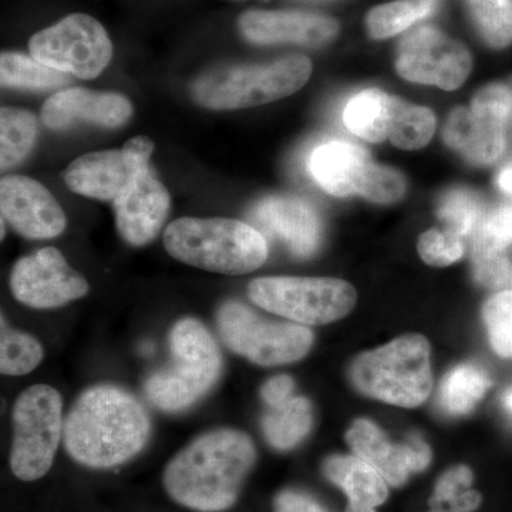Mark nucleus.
<instances>
[{
  "label": "nucleus",
  "instance_id": "obj_32",
  "mask_svg": "<svg viewBox=\"0 0 512 512\" xmlns=\"http://www.w3.org/2000/svg\"><path fill=\"white\" fill-rule=\"evenodd\" d=\"M419 20V10L412 0H394L370 10L366 16V28L372 39L383 40L406 32Z\"/></svg>",
  "mask_w": 512,
  "mask_h": 512
},
{
  "label": "nucleus",
  "instance_id": "obj_35",
  "mask_svg": "<svg viewBox=\"0 0 512 512\" xmlns=\"http://www.w3.org/2000/svg\"><path fill=\"white\" fill-rule=\"evenodd\" d=\"M407 190L406 177L396 168L373 163L360 194L376 204H394L402 200Z\"/></svg>",
  "mask_w": 512,
  "mask_h": 512
},
{
  "label": "nucleus",
  "instance_id": "obj_31",
  "mask_svg": "<svg viewBox=\"0 0 512 512\" xmlns=\"http://www.w3.org/2000/svg\"><path fill=\"white\" fill-rule=\"evenodd\" d=\"M437 214L446 225V231L464 238L473 234L480 221V204L473 191L451 188L441 195Z\"/></svg>",
  "mask_w": 512,
  "mask_h": 512
},
{
  "label": "nucleus",
  "instance_id": "obj_9",
  "mask_svg": "<svg viewBox=\"0 0 512 512\" xmlns=\"http://www.w3.org/2000/svg\"><path fill=\"white\" fill-rule=\"evenodd\" d=\"M222 342L258 366L298 362L313 345L312 330L293 322H269L247 305L228 301L217 315Z\"/></svg>",
  "mask_w": 512,
  "mask_h": 512
},
{
  "label": "nucleus",
  "instance_id": "obj_28",
  "mask_svg": "<svg viewBox=\"0 0 512 512\" xmlns=\"http://www.w3.org/2000/svg\"><path fill=\"white\" fill-rule=\"evenodd\" d=\"M436 131V117L426 107L414 106L396 97L389 140L402 150H419L430 143Z\"/></svg>",
  "mask_w": 512,
  "mask_h": 512
},
{
  "label": "nucleus",
  "instance_id": "obj_6",
  "mask_svg": "<svg viewBox=\"0 0 512 512\" xmlns=\"http://www.w3.org/2000/svg\"><path fill=\"white\" fill-rule=\"evenodd\" d=\"M350 380L360 393L380 402L407 409L420 406L433 387L429 340L404 335L357 356Z\"/></svg>",
  "mask_w": 512,
  "mask_h": 512
},
{
  "label": "nucleus",
  "instance_id": "obj_33",
  "mask_svg": "<svg viewBox=\"0 0 512 512\" xmlns=\"http://www.w3.org/2000/svg\"><path fill=\"white\" fill-rule=\"evenodd\" d=\"M483 318L494 352L501 357H512V289L488 299Z\"/></svg>",
  "mask_w": 512,
  "mask_h": 512
},
{
  "label": "nucleus",
  "instance_id": "obj_25",
  "mask_svg": "<svg viewBox=\"0 0 512 512\" xmlns=\"http://www.w3.org/2000/svg\"><path fill=\"white\" fill-rule=\"evenodd\" d=\"M490 386V379L481 367L470 363L454 367L441 382L440 409L451 416L470 413Z\"/></svg>",
  "mask_w": 512,
  "mask_h": 512
},
{
  "label": "nucleus",
  "instance_id": "obj_34",
  "mask_svg": "<svg viewBox=\"0 0 512 512\" xmlns=\"http://www.w3.org/2000/svg\"><path fill=\"white\" fill-rule=\"evenodd\" d=\"M512 242V207L503 205L480 218L473 232L471 249L505 252Z\"/></svg>",
  "mask_w": 512,
  "mask_h": 512
},
{
  "label": "nucleus",
  "instance_id": "obj_44",
  "mask_svg": "<svg viewBox=\"0 0 512 512\" xmlns=\"http://www.w3.org/2000/svg\"><path fill=\"white\" fill-rule=\"evenodd\" d=\"M497 184L501 190L512 194V167L504 168L497 177Z\"/></svg>",
  "mask_w": 512,
  "mask_h": 512
},
{
  "label": "nucleus",
  "instance_id": "obj_17",
  "mask_svg": "<svg viewBox=\"0 0 512 512\" xmlns=\"http://www.w3.org/2000/svg\"><path fill=\"white\" fill-rule=\"evenodd\" d=\"M238 29L256 45L295 43L320 47L338 36L339 23L330 16L299 10H249L239 16Z\"/></svg>",
  "mask_w": 512,
  "mask_h": 512
},
{
  "label": "nucleus",
  "instance_id": "obj_20",
  "mask_svg": "<svg viewBox=\"0 0 512 512\" xmlns=\"http://www.w3.org/2000/svg\"><path fill=\"white\" fill-rule=\"evenodd\" d=\"M373 164L365 148L349 141L333 140L316 147L309 158V171L326 192L335 197L360 194Z\"/></svg>",
  "mask_w": 512,
  "mask_h": 512
},
{
  "label": "nucleus",
  "instance_id": "obj_11",
  "mask_svg": "<svg viewBox=\"0 0 512 512\" xmlns=\"http://www.w3.org/2000/svg\"><path fill=\"white\" fill-rule=\"evenodd\" d=\"M473 69L466 46L431 26L407 33L397 47L396 70L403 79L456 90Z\"/></svg>",
  "mask_w": 512,
  "mask_h": 512
},
{
  "label": "nucleus",
  "instance_id": "obj_3",
  "mask_svg": "<svg viewBox=\"0 0 512 512\" xmlns=\"http://www.w3.org/2000/svg\"><path fill=\"white\" fill-rule=\"evenodd\" d=\"M164 247L185 265L222 275L249 274L268 259L264 235L231 218H180L165 229Z\"/></svg>",
  "mask_w": 512,
  "mask_h": 512
},
{
  "label": "nucleus",
  "instance_id": "obj_27",
  "mask_svg": "<svg viewBox=\"0 0 512 512\" xmlns=\"http://www.w3.org/2000/svg\"><path fill=\"white\" fill-rule=\"evenodd\" d=\"M72 77L23 53L5 52L0 56V83L3 87L23 90L60 89L70 84Z\"/></svg>",
  "mask_w": 512,
  "mask_h": 512
},
{
  "label": "nucleus",
  "instance_id": "obj_16",
  "mask_svg": "<svg viewBox=\"0 0 512 512\" xmlns=\"http://www.w3.org/2000/svg\"><path fill=\"white\" fill-rule=\"evenodd\" d=\"M113 208L121 238L133 247H144L164 227L171 208L170 192L153 168L147 167L113 201Z\"/></svg>",
  "mask_w": 512,
  "mask_h": 512
},
{
  "label": "nucleus",
  "instance_id": "obj_39",
  "mask_svg": "<svg viewBox=\"0 0 512 512\" xmlns=\"http://www.w3.org/2000/svg\"><path fill=\"white\" fill-rule=\"evenodd\" d=\"M473 481L474 474L470 467L456 466L448 468L434 485L433 494L429 498L430 507L439 508L453 503L458 495L463 494L471 487Z\"/></svg>",
  "mask_w": 512,
  "mask_h": 512
},
{
  "label": "nucleus",
  "instance_id": "obj_29",
  "mask_svg": "<svg viewBox=\"0 0 512 512\" xmlns=\"http://www.w3.org/2000/svg\"><path fill=\"white\" fill-rule=\"evenodd\" d=\"M0 372L6 376H23L33 372L43 360V348L39 340L29 333L10 329L2 318L0 332Z\"/></svg>",
  "mask_w": 512,
  "mask_h": 512
},
{
  "label": "nucleus",
  "instance_id": "obj_4",
  "mask_svg": "<svg viewBox=\"0 0 512 512\" xmlns=\"http://www.w3.org/2000/svg\"><path fill=\"white\" fill-rule=\"evenodd\" d=\"M173 362L146 380L150 402L167 413L194 406L220 380L222 356L217 342L200 320L181 319L170 333Z\"/></svg>",
  "mask_w": 512,
  "mask_h": 512
},
{
  "label": "nucleus",
  "instance_id": "obj_30",
  "mask_svg": "<svg viewBox=\"0 0 512 512\" xmlns=\"http://www.w3.org/2000/svg\"><path fill=\"white\" fill-rule=\"evenodd\" d=\"M478 32L493 49L512 43L511 0H466Z\"/></svg>",
  "mask_w": 512,
  "mask_h": 512
},
{
  "label": "nucleus",
  "instance_id": "obj_46",
  "mask_svg": "<svg viewBox=\"0 0 512 512\" xmlns=\"http://www.w3.org/2000/svg\"><path fill=\"white\" fill-rule=\"evenodd\" d=\"M430 512H453V511H450V510H444L443 507H439V508H431V511Z\"/></svg>",
  "mask_w": 512,
  "mask_h": 512
},
{
  "label": "nucleus",
  "instance_id": "obj_36",
  "mask_svg": "<svg viewBox=\"0 0 512 512\" xmlns=\"http://www.w3.org/2000/svg\"><path fill=\"white\" fill-rule=\"evenodd\" d=\"M419 254L427 265L443 268L457 262L464 255L463 238L451 232L430 229L419 238Z\"/></svg>",
  "mask_w": 512,
  "mask_h": 512
},
{
  "label": "nucleus",
  "instance_id": "obj_41",
  "mask_svg": "<svg viewBox=\"0 0 512 512\" xmlns=\"http://www.w3.org/2000/svg\"><path fill=\"white\" fill-rule=\"evenodd\" d=\"M293 386H295V383H293L292 377L276 376L262 386L261 397L269 407L278 406V404L291 399Z\"/></svg>",
  "mask_w": 512,
  "mask_h": 512
},
{
  "label": "nucleus",
  "instance_id": "obj_23",
  "mask_svg": "<svg viewBox=\"0 0 512 512\" xmlns=\"http://www.w3.org/2000/svg\"><path fill=\"white\" fill-rule=\"evenodd\" d=\"M396 97L379 89H366L350 99L343 111L346 127L369 143H383L389 138Z\"/></svg>",
  "mask_w": 512,
  "mask_h": 512
},
{
  "label": "nucleus",
  "instance_id": "obj_12",
  "mask_svg": "<svg viewBox=\"0 0 512 512\" xmlns=\"http://www.w3.org/2000/svg\"><path fill=\"white\" fill-rule=\"evenodd\" d=\"M153 141L146 136L128 140L121 150L96 151L76 158L64 171V183L76 194L93 200L113 202L150 167Z\"/></svg>",
  "mask_w": 512,
  "mask_h": 512
},
{
  "label": "nucleus",
  "instance_id": "obj_14",
  "mask_svg": "<svg viewBox=\"0 0 512 512\" xmlns=\"http://www.w3.org/2000/svg\"><path fill=\"white\" fill-rule=\"evenodd\" d=\"M0 210L2 220L23 238H56L66 229V215L55 195L23 175H8L0 181Z\"/></svg>",
  "mask_w": 512,
  "mask_h": 512
},
{
  "label": "nucleus",
  "instance_id": "obj_2",
  "mask_svg": "<svg viewBox=\"0 0 512 512\" xmlns=\"http://www.w3.org/2000/svg\"><path fill=\"white\" fill-rule=\"evenodd\" d=\"M151 420L133 394L99 384L80 394L64 421L63 440L76 463L107 470L127 463L147 446Z\"/></svg>",
  "mask_w": 512,
  "mask_h": 512
},
{
  "label": "nucleus",
  "instance_id": "obj_45",
  "mask_svg": "<svg viewBox=\"0 0 512 512\" xmlns=\"http://www.w3.org/2000/svg\"><path fill=\"white\" fill-rule=\"evenodd\" d=\"M505 403H507L508 409L512 410V392L508 394L507 399H505Z\"/></svg>",
  "mask_w": 512,
  "mask_h": 512
},
{
  "label": "nucleus",
  "instance_id": "obj_1",
  "mask_svg": "<svg viewBox=\"0 0 512 512\" xmlns=\"http://www.w3.org/2000/svg\"><path fill=\"white\" fill-rule=\"evenodd\" d=\"M256 463L244 431L217 429L192 440L165 466L163 484L175 503L200 512L234 507Z\"/></svg>",
  "mask_w": 512,
  "mask_h": 512
},
{
  "label": "nucleus",
  "instance_id": "obj_22",
  "mask_svg": "<svg viewBox=\"0 0 512 512\" xmlns=\"http://www.w3.org/2000/svg\"><path fill=\"white\" fill-rule=\"evenodd\" d=\"M323 474L348 497L346 512H376L389 498V484L382 474L357 456H330Z\"/></svg>",
  "mask_w": 512,
  "mask_h": 512
},
{
  "label": "nucleus",
  "instance_id": "obj_18",
  "mask_svg": "<svg viewBox=\"0 0 512 512\" xmlns=\"http://www.w3.org/2000/svg\"><path fill=\"white\" fill-rule=\"evenodd\" d=\"M251 220L264 237L278 239L298 258H309L319 248L322 224L318 212L302 198H265L255 205Z\"/></svg>",
  "mask_w": 512,
  "mask_h": 512
},
{
  "label": "nucleus",
  "instance_id": "obj_37",
  "mask_svg": "<svg viewBox=\"0 0 512 512\" xmlns=\"http://www.w3.org/2000/svg\"><path fill=\"white\" fill-rule=\"evenodd\" d=\"M474 279L491 289L511 291L512 264L505 252L480 251L471 249Z\"/></svg>",
  "mask_w": 512,
  "mask_h": 512
},
{
  "label": "nucleus",
  "instance_id": "obj_38",
  "mask_svg": "<svg viewBox=\"0 0 512 512\" xmlns=\"http://www.w3.org/2000/svg\"><path fill=\"white\" fill-rule=\"evenodd\" d=\"M471 110L478 116L507 124L512 111V93L500 83L485 86L471 101Z\"/></svg>",
  "mask_w": 512,
  "mask_h": 512
},
{
  "label": "nucleus",
  "instance_id": "obj_21",
  "mask_svg": "<svg viewBox=\"0 0 512 512\" xmlns=\"http://www.w3.org/2000/svg\"><path fill=\"white\" fill-rule=\"evenodd\" d=\"M443 138L448 147L474 165L495 163L507 147L505 124L478 116L470 107H457L448 114Z\"/></svg>",
  "mask_w": 512,
  "mask_h": 512
},
{
  "label": "nucleus",
  "instance_id": "obj_42",
  "mask_svg": "<svg viewBox=\"0 0 512 512\" xmlns=\"http://www.w3.org/2000/svg\"><path fill=\"white\" fill-rule=\"evenodd\" d=\"M483 503V495L476 490L464 491L463 494L458 495L453 503L448 504V510L453 512H473L480 508Z\"/></svg>",
  "mask_w": 512,
  "mask_h": 512
},
{
  "label": "nucleus",
  "instance_id": "obj_10",
  "mask_svg": "<svg viewBox=\"0 0 512 512\" xmlns=\"http://www.w3.org/2000/svg\"><path fill=\"white\" fill-rule=\"evenodd\" d=\"M29 52L59 72L92 80L109 66L113 43L99 20L73 13L30 37Z\"/></svg>",
  "mask_w": 512,
  "mask_h": 512
},
{
  "label": "nucleus",
  "instance_id": "obj_43",
  "mask_svg": "<svg viewBox=\"0 0 512 512\" xmlns=\"http://www.w3.org/2000/svg\"><path fill=\"white\" fill-rule=\"evenodd\" d=\"M416 9L419 10L421 20L430 18L437 8H439L440 0H412Z\"/></svg>",
  "mask_w": 512,
  "mask_h": 512
},
{
  "label": "nucleus",
  "instance_id": "obj_24",
  "mask_svg": "<svg viewBox=\"0 0 512 512\" xmlns=\"http://www.w3.org/2000/svg\"><path fill=\"white\" fill-rule=\"evenodd\" d=\"M312 404L305 397H291L275 407H269L264 419L265 439L276 450H291L312 429Z\"/></svg>",
  "mask_w": 512,
  "mask_h": 512
},
{
  "label": "nucleus",
  "instance_id": "obj_5",
  "mask_svg": "<svg viewBox=\"0 0 512 512\" xmlns=\"http://www.w3.org/2000/svg\"><path fill=\"white\" fill-rule=\"evenodd\" d=\"M311 74V60L301 55L271 63L220 67L201 74L192 83L191 96L204 109H249L299 92Z\"/></svg>",
  "mask_w": 512,
  "mask_h": 512
},
{
  "label": "nucleus",
  "instance_id": "obj_26",
  "mask_svg": "<svg viewBox=\"0 0 512 512\" xmlns=\"http://www.w3.org/2000/svg\"><path fill=\"white\" fill-rule=\"evenodd\" d=\"M39 124L28 110L2 107L0 110V168L12 170L32 153Z\"/></svg>",
  "mask_w": 512,
  "mask_h": 512
},
{
  "label": "nucleus",
  "instance_id": "obj_15",
  "mask_svg": "<svg viewBox=\"0 0 512 512\" xmlns=\"http://www.w3.org/2000/svg\"><path fill=\"white\" fill-rule=\"evenodd\" d=\"M346 441L355 456L376 468L392 487H402L410 474L421 473L431 463L429 444L419 434L404 443H392L370 420H356L346 433Z\"/></svg>",
  "mask_w": 512,
  "mask_h": 512
},
{
  "label": "nucleus",
  "instance_id": "obj_40",
  "mask_svg": "<svg viewBox=\"0 0 512 512\" xmlns=\"http://www.w3.org/2000/svg\"><path fill=\"white\" fill-rule=\"evenodd\" d=\"M274 512H329L312 495L298 490H282L272 503Z\"/></svg>",
  "mask_w": 512,
  "mask_h": 512
},
{
  "label": "nucleus",
  "instance_id": "obj_8",
  "mask_svg": "<svg viewBox=\"0 0 512 512\" xmlns=\"http://www.w3.org/2000/svg\"><path fill=\"white\" fill-rule=\"evenodd\" d=\"M251 301L299 325H328L345 318L355 306L357 293L348 282L333 278L269 276L248 286Z\"/></svg>",
  "mask_w": 512,
  "mask_h": 512
},
{
  "label": "nucleus",
  "instance_id": "obj_7",
  "mask_svg": "<svg viewBox=\"0 0 512 512\" xmlns=\"http://www.w3.org/2000/svg\"><path fill=\"white\" fill-rule=\"evenodd\" d=\"M64 430L63 403L55 387L33 384L13 406L10 468L20 481L45 477L55 461Z\"/></svg>",
  "mask_w": 512,
  "mask_h": 512
},
{
  "label": "nucleus",
  "instance_id": "obj_19",
  "mask_svg": "<svg viewBox=\"0 0 512 512\" xmlns=\"http://www.w3.org/2000/svg\"><path fill=\"white\" fill-rule=\"evenodd\" d=\"M133 116V104L119 93L67 89L53 94L42 107V123L50 130L62 131L77 124L103 128L124 126Z\"/></svg>",
  "mask_w": 512,
  "mask_h": 512
},
{
  "label": "nucleus",
  "instance_id": "obj_13",
  "mask_svg": "<svg viewBox=\"0 0 512 512\" xmlns=\"http://www.w3.org/2000/svg\"><path fill=\"white\" fill-rule=\"evenodd\" d=\"M10 289L16 301L35 309H55L82 299L89 282L67 264L57 248L39 249L13 265Z\"/></svg>",
  "mask_w": 512,
  "mask_h": 512
}]
</instances>
